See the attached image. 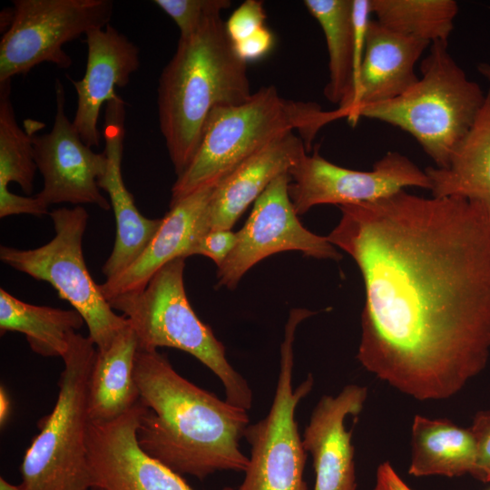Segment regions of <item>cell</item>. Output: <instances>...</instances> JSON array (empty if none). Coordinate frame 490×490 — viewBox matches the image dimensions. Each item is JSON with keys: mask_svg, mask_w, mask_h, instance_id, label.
I'll list each match as a JSON object with an SVG mask.
<instances>
[{"mask_svg": "<svg viewBox=\"0 0 490 490\" xmlns=\"http://www.w3.org/2000/svg\"><path fill=\"white\" fill-rule=\"evenodd\" d=\"M290 181L289 173L278 176L255 201L246 223L236 232L233 250L218 268L219 286L235 289L250 268L278 252L297 250L320 260L342 258L327 237L300 223L289 194Z\"/></svg>", "mask_w": 490, "mask_h": 490, "instance_id": "12", "label": "cell"}, {"mask_svg": "<svg viewBox=\"0 0 490 490\" xmlns=\"http://www.w3.org/2000/svg\"><path fill=\"white\" fill-rule=\"evenodd\" d=\"M366 387L349 384L335 397L323 396L314 407L302 437L313 459L314 490H356L352 430L348 416L358 415L367 400Z\"/></svg>", "mask_w": 490, "mask_h": 490, "instance_id": "17", "label": "cell"}, {"mask_svg": "<svg viewBox=\"0 0 490 490\" xmlns=\"http://www.w3.org/2000/svg\"><path fill=\"white\" fill-rule=\"evenodd\" d=\"M153 3L176 24L180 38L195 33L208 19L220 15L229 8V0H155Z\"/></svg>", "mask_w": 490, "mask_h": 490, "instance_id": "28", "label": "cell"}, {"mask_svg": "<svg viewBox=\"0 0 490 490\" xmlns=\"http://www.w3.org/2000/svg\"><path fill=\"white\" fill-rule=\"evenodd\" d=\"M304 5L319 24L327 44L329 74L324 94L345 112L363 57L370 0H305Z\"/></svg>", "mask_w": 490, "mask_h": 490, "instance_id": "20", "label": "cell"}, {"mask_svg": "<svg viewBox=\"0 0 490 490\" xmlns=\"http://www.w3.org/2000/svg\"><path fill=\"white\" fill-rule=\"evenodd\" d=\"M145 407L139 400L121 416L89 422L87 459L92 488L103 490H193L140 446L137 431ZM222 490H234L224 487Z\"/></svg>", "mask_w": 490, "mask_h": 490, "instance_id": "14", "label": "cell"}, {"mask_svg": "<svg viewBox=\"0 0 490 490\" xmlns=\"http://www.w3.org/2000/svg\"><path fill=\"white\" fill-rule=\"evenodd\" d=\"M138 338L129 324L120 331L105 350H97L89 380V422L113 420L139 400L133 377Z\"/></svg>", "mask_w": 490, "mask_h": 490, "instance_id": "23", "label": "cell"}, {"mask_svg": "<svg viewBox=\"0 0 490 490\" xmlns=\"http://www.w3.org/2000/svg\"><path fill=\"white\" fill-rule=\"evenodd\" d=\"M11 413V401L5 388L0 387V425L5 426Z\"/></svg>", "mask_w": 490, "mask_h": 490, "instance_id": "34", "label": "cell"}, {"mask_svg": "<svg viewBox=\"0 0 490 490\" xmlns=\"http://www.w3.org/2000/svg\"><path fill=\"white\" fill-rule=\"evenodd\" d=\"M273 44V34L266 26L250 37L232 44L239 57L247 63L264 57L272 49Z\"/></svg>", "mask_w": 490, "mask_h": 490, "instance_id": "32", "label": "cell"}, {"mask_svg": "<svg viewBox=\"0 0 490 490\" xmlns=\"http://www.w3.org/2000/svg\"><path fill=\"white\" fill-rule=\"evenodd\" d=\"M477 446V462L472 476L482 482L490 481V410L480 411L469 427Z\"/></svg>", "mask_w": 490, "mask_h": 490, "instance_id": "30", "label": "cell"}, {"mask_svg": "<svg viewBox=\"0 0 490 490\" xmlns=\"http://www.w3.org/2000/svg\"><path fill=\"white\" fill-rule=\"evenodd\" d=\"M376 485L377 490H412L388 462L377 467Z\"/></svg>", "mask_w": 490, "mask_h": 490, "instance_id": "33", "label": "cell"}, {"mask_svg": "<svg viewBox=\"0 0 490 490\" xmlns=\"http://www.w3.org/2000/svg\"><path fill=\"white\" fill-rule=\"evenodd\" d=\"M0 490H24L22 485H15L8 483L3 477L0 478Z\"/></svg>", "mask_w": 490, "mask_h": 490, "instance_id": "36", "label": "cell"}, {"mask_svg": "<svg viewBox=\"0 0 490 490\" xmlns=\"http://www.w3.org/2000/svg\"><path fill=\"white\" fill-rule=\"evenodd\" d=\"M55 115L47 133L33 136L34 157L44 178L43 189L35 195L46 207L52 204H94L108 211L110 203L98 185L107 167L103 152L97 153L83 142L64 111L65 96L61 82L55 81Z\"/></svg>", "mask_w": 490, "mask_h": 490, "instance_id": "13", "label": "cell"}, {"mask_svg": "<svg viewBox=\"0 0 490 490\" xmlns=\"http://www.w3.org/2000/svg\"><path fill=\"white\" fill-rule=\"evenodd\" d=\"M184 268L185 259H176L161 268L142 290L108 302L129 319L138 348L166 347L189 353L219 377L229 403L249 410L253 401L251 388L227 359L224 345L191 308L184 288Z\"/></svg>", "mask_w": 490, "mask_h": 490, "instance_id": "6", "label": "cell"}, {"mask_svg": "<svg viewBox=\"0 0 490 490\" xmlns=\"http://www.w3.org/2000/svg\"><path fill=\"white\" fill-rule=\"evenodd\" d=\"M425 172L433 197H459L490 208V89L448 165L427 167Z\"/></svg>", "mask_w": 490, "mask_h": 490, "instance_id": "22", "label": "cell"}, {"mask_svg": "<svg viewBox=\"0 0 490 490\" xmlns=\"http://www.w3.org/2000/svg\"><path fill=\"white\" fill-rule=\"evenodd\" d=\"M251 94L247 63L236 54L220 15L179 37L157 88L160 130L177 177L192 160L211 112Z\"/></svg>", "mask_w": 490, "mask_h": 490, "instance_id": "3", "label": "cell"}, {"mask_svg": "<svg viewBox=\"0 0 490 490\" xmlns=\"http://www.w3.org/2000/svg\"><path fill=\"white\" fill-rule=\"evenodd\" d=\"M83 323L75 309L29 304L0 289L1 334H24L31 349L38 355L63 358L72 336Z\"/></svg>", "mask_w": 490, "mask_h": 490, "instance_id": "25", "label": "cell"}, {"mask_svg": "<svg viewBox=\"0 0 490 490\" xmlns=\"http://www.w3.org/2000/svg\"><path fill=\"white\" fill-rule=\"evenodd\" d=\"M87 62L83 77L72 80L77 95L73 123L90 147L100 145L98 120L101 109L125 87L140 66L139 48L110 24L85 34Z\"/></svg>", "mask_w": 490, "mask_h": 490, "instance_id": "16", "label": "cell"}, {"mask_svg": "<svg viewBox=\"0 0 490 490\" xmlns=\"http://www.w3.org/2000/svg\"><path fill=\"white\" fill-rule=\"evenodd\" d=\"M54 238L32 250L0 247V260L37 280L51 284L83 317L97 350L107 349L129 319L114 312L87 270L83 238L89 215L82 206L49 213Z\"/></svg>", "mask_w": 490, "mask_h": 490, "instance_id": "8", "label": "cell"}, {"mask_svg": "<svg viewBox=\"0 0 490 490\" xmlns=\"http://www.w3.org/2000/svg\"><path fill=\"white\" fill-rule=\"evenodd\" d=\"M314 315L305 309L289 313L280 346L279 371L275 395L265 417L249 425L244 437L250 446L249 466L237 490H308L303 474L307 454L295 417L299 403L311 391L314 378L309 374L293 387L296 329Z\"/></svg>", "mask_w": 490, "mask_h": 490, "instance_id": "9", "label": "cell"}, {"mask_svg": "<svg viewBox=\"0 0 490 490\" xmlns=\"http://www.w3.org/2000/svg\"><path fill=\"white\" fill-rule=\"evenodd\" d=\"M215 186L201 188L170 206L159 230L140 257L100 285L107 301L142 290L164 265L191 256L193 247L210 230L208 205Z\"/></svg>", "mask_w": 490, "mask_h": 490, "instance_id": "18", "label": "cell"}, {"mask_svg": "<svg viewBox=\"0 0 490 490\" xmlns=\"http://www.w3.org/2000/svg\"><path fill=\"white\" fill-rule=\"evenodd\" d=\"M92 490H103V489L93 487Z\"/></svg>", "mask_w": 490, "mask_h": 490, "instance_id": "37", "label": "cell"}, {"mask_svg": "<svg viewBox=\"0 0 490 490\" xmlns=\"http://www.w3.org/2000/svg\"><path fill=\"white\" fill-rule=\"evenodd\" d=\"M430 45L371 19L346 118L362 107L397 98L414 85L419 78L416 65Z\"/></svg>", "mask_w": 490, "mask_h": 490, "instance_id": "19", "label": "cell"}, {"mask_svg": "<svg viewBox=\"0 0 490 490\" xmlns=\"http://www.w3.org/2000/svg\"><path fill=\"white\" fill-rule=\"evenodd\" d=\"M40 124L33 121L30 132L18 125L11 81L0 83V218L11 216L20 201V195L9 191L10 182L18 183L27 194L33 191L37 166L32 139Z\"/></svg>", "mask_w": 490, "mask_h": 490, "instance_id": "26", "label": "cell"}, {"mask_svg": "<svg viewBox=\"0 0 490 490\" xmlns=\"http://www.w3.org/2000/svg\"><path fill=\"white\" fill-rule=\"evenodd\" d=\"M104 119L103 153L107 158V167L98 185L109 195L116 222L114 245L103 266V273L109 279L140 257L159 230L162 219L143 216L124 184L122 159L125 134V103L118 94L106 103Z\"/></svg>", "mask_w": 490, "mask_h": 490, "instance_id": "15", "label": "cell"}, {"mask_svg": "<svg viewBox=\"0 0 490 490\" xmlns=\"http://www.w3.org/2000/svg\"><path fill=\"white\" fill-rule=\"evenodd\" d=\"M477 446L471 429L448 419L416 415L411 427V460L408 474L414 476L473 475Z\"/></svg>", "mask_w": 490, "mask_h": 490, "instance_id": "24", "label": "cell"}, {"mask_svg": "<svg viewBox=\"0 0 490 490\" xmlns=\"http://www.w3.org/2000/svg\"><path fill=\"white\" fill-rule=\"evenodd\" d=\"M236 240L237 234L231 230H211L193 247L191 256L208 257L219 268L233 250Z\"/></svg>", "mask_w": 490, "mask_h": 490, "instance_id": "31", "label": "cell"}, {"mask_svg": "<svg viewBox=\"0 0 490 490\" xmlns=\"http://www.w3.org/2000/svg\"><path fill=\"white\" fill-rule=\"evenodd\" d=\"M371 14L387 28L430 44H448L458 13L454 0H370Z\"/></svg>", "mask_w": 490, "mask_h": 490, "instance_id": "27", "label": "cell"}, {"mask_svg": "<svg viewBox=\"0 0 490 490\" xmlns=\"http://www.w3.org/2000/svg\"><path fill=\"white\" fill-rule=\"evenodd\" d=\"M97 348L75 332L62 358L64 368L52 412L24 453L20 471L24 490H92L86 436L90 375Z\"/></svg>", "mask_w": 490, "mask_h": 490, "instance_id": "7", "label": "cell"}, {"mask_svg": "<svg viewBox=\"0 0 490 490\" xmlns=\"http://www.w3.org/2000/svg\"><path fill=\"white\" fill-rule=\"evenodd\" d=\"M266 17L261 1L246 0L225 22L227 34L232 44L243 41L266 27Z\"/></svg>", "mask_w": 490, "mask_h": 490, "instance_id": "29", "label": "cell"}, {"mask_svg": "<svg viewBox=\"0 0 490 490\" xmlns=\"http://www.w3.org/2000/svg\"><path fill=\"white\" fill-rule=\"evenodd\" d=\"M477 71L481 75L490 83V64L486 63H481L477 65Z\"/></svg>", "mask_w": 490, "mask_h": 490, "instance_id": "35", "label": "cell"}, {"mask_svg": "<svg viewBox=\"0 0 490 490\" xmlns=\"http://www.w3.org/2000/svg\"><path fill=\"white\" fill-rule=\"evenodd\" d=\"M302 138L289 132L240 163L214 188L208 205L211 230H231L246 209L307 153Z\"/></svg>", "mask_w": 490, "mask_h": 490, "instance_id": "21", "label": "cell"}, {"mask_svg": "<svg viewBox=\"0 0 490 490\" xmlns=\"http://www.w3.org/2000/svg\"><path fill=\"white\" fill-rule=\"evenodd\" d=\"M133 377L145 407L137 436L147 454L200 480L246 471L249 457L240 447L250 424L246 409L181 377L158 350L138 348Z\"/></svg>", "mask_w": 490, "mask_h": 490, "instance_id": "2", "label": "cell"}, {"mask_svg": "<svg viewBox=\"0 0 490 490\" xmlns=\"http://www.w3.org/2000/svg\"><path fill=\"white\" fill-rule=\"evenodd\" d=\"M11 22L0 41V83L51 63L68 69L64 45L110 24L111 0H15Z\"/></svg>", "mask_w": 490, "mask_h": 490, "instance_id": "10", "label": "cell"}, {"mask_svg": "<svg viewBox=\"0 0 490 490\" xmlns=\"http://www.w3.org/2000/svg\"><path fill=\"white\" fill-rule=\"evenodd\" d=\"M341 118L338 108L323 111L314 103L285 99L274 85L260 88L241 103L213 109L192 160L172 187L170 206L217 185L245 160L289 132H297L309 149L322 127Z\"/></svg>", "mask_w": 490, "mask_h": 490, "instance_id": "4", "label": "cell"}, {"mask_svg": "<svg viewBox=\"0 0 490 490\" xmlns=\"http://www.w3.org/2000/svg\"><path fill=\"white\" fill-rule=\"evenodd\" d=\"M289 175V194L298 215L319 204H360L389 197L407 187L430 190L425 171L397 152H388L370 171L338 166L315 150L306 153Z\"/></svg>", "mask_w": 490, "mask_h": 490, "instance_id": "11", "label": "cell"}, {"mask_svg": "<svg viewBox=\"0 0 490 490\" xmlns=\"http://www.w3.org/2000/svg\"><path fill=\"white\" fill-rule=\"evenodd\" d=\"M448 44L436 42L420 64L421 76L401 95L357 110L348 120L380 121L409 133L434 161L448 165L451 156L474 124L485 98L454 60Z\"/></svg>", "mask_w": 490, "mask_h": 490, "instance_id": "5", "label": "cell"}, {"mask_svg": "<svg viewBox=\"0 0 490 490\" xmlns=\"http://www.w3.org/2000/svg\"><path fill=\"white\" fill-rule=\"evenodd\" d=\"M339 209L327 239L365 286L357 358L417 400L455 396L490 356V208L403 190Z\"/></svg>", "mask_w": 490, "mask_h": 490, "instance_id": "1", "label": "cell"}]
</instances>
